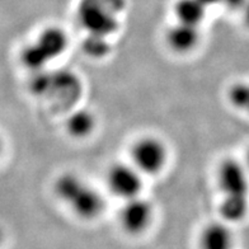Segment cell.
Instances as JSON below:
<instances>
[{
  "mask_svg": "<svg viewBox=\"0 0 249 249\" xmlns=\"http://www.w3.org/2000/svg\"><path fill=\"white\" fill-rule=\"evenodd\" d=\"M53 192L79 219L90 221L105 211L106 202L101 192L75 173H64L56 178Z\"/></svg>",
  "mask_w": 249,
  "mask_h": 249,
  "instance_id": "cell-1",
  "label": "cell"
},
{
  "mask_svg": "<svg viewBox=\"0 0 249 249\" xmlns=\"http://www.w3.org/2000/svg\"><path fill=\"white\" fill-rule=\"evenodd\" d=\"M69 46V37L60 27H46L38 33L33 42L20 51V61L26 68L41 70L51 60L65 53Z\"/></svg>",
  "mask_w": 249,
  "mask_h": 249,
  "instance_id": "cell-2",
  "label": "cell"
},
{
  "mask_svg": "<svg viewBox=\"0 0 249 249\" xmlns=\"http://www.w3.org/2000/svg\"><path fill=\"white\" fill-rule=\"evenodd\" d=\"M124 0H82L78 8L79 22L90 35L107 37L117 28L116 14Z\"/></svg>",
  "mask_w": 249,
  "mask_h": 249,
  "instance_id": "cell-3",
  "label": "cell"
},
{
  "mask_svg": "<svg viewBox=\"0 0 249 249\" xmlns=\"http://www.w3.org/2000/svg\"><path fill=\"white\" fill-rule=\"evenodd\" d=\"M169 160V151L161 139L145 135L136 139L130 149V163L142 176H157Z\"/></svg>",
  "mask_w": 249,
  "mask_h": 249,
  "instance_id": "cell-4",
  "label": "cell"
},
{
  "mask_svg": "<svg viewBox=\"0 0 249 249\" xmlns=\"http://www.w3.org/2000/svg\"><path fill=\"white\" fill-rule=\"evenodd\" d=\"M106 183L113 196L126 201L141 196L144 176L130 161H120L108 168Z\"/></svg>",
  "mask_w": 249,
  "mask_h": 249,
  "instance_id": "cell-5",
  "label": "cell"
},
{
  "mask_svg": "<svg viewBox=\"0 0 249 249\" xmlns=\"http://www.w3.org/2000/svg\"><path fill=\"white\" fill-rule=\"evenodd\" d=\"M154 219V206L142 196L124 201L118 221L122 229L130 235H139L150 228Z\"/></svg>",
  "mask_w": 249,
  "mask_h": 249,
  "instance_id": "cell-6",
  "label": "cell"
},
{
  "mask_svg": "<svg viewBox=\"0 0 249 249\" xmlns=\"http://www.w3.org/2000/svg\"><path fill=\"white\" fill-rule=\"evenodd\" d=\"M217 186L223 196H248L249 173L246 165L234 158H226L216 171Z\"/></svg>",
  "mask_w": 249,
  "mask_h": 249,
  "instance_id": "cell-7",
  "label": "cell"
},
{
  "mask_svg": "<svg viewBox=\"0 0 249 249\" xmlns=\"http://www.w3.org/2000/svg\"><path fill=\"white\" fill-rule=\"evenodd\" d=\"M201 33L198 27L186 23H177L172 26L165 33L167 46L178 55H187L192 53L200 45Z\"/></svg>",
  "mask_w": 249,
  "mask_h": 249,
  "instance_id": "cell-8",
  "label": "cell"
},
{
  "mask_svg": "<svg viewBox=\"0 0 249 249\" xmlns=\"http://www.w3.org/2000/svg\"><path fill=\"white\" fill-rule=\"evenodd\" d=\"M234 234L224 221H213L201 231L200 249H233Z\"/></svg>",
  "mask_w": 249,
  "mask_h": 249,
  "instance_id": "cell-9",
  "label": "cell"
},
{
  "mask_svg": "<svg viewBox=\"0 0 249 249\" xmlns=\"http://www.w3.org/2000/svg\"><path fill=\"white\" fill-rule=\"evenodd\" d=\"M97 127V118L92 111L79 108L66 120V131L74 139L82 140L89 138Z\"/></svg>",
  "mask_w": 249,
  "mask_h": 249,
  "instance_id": "cell-10",
  "label": "cell"
},
{
  "mask_svg": "<svg viewBox=\"0 0 249 249\" xmlns=\"http://www.w3.org/2000/svg\"><path fill=\"white\" fill-rule=\"evenodd\" d=\"M249 211L248 196H223L219 213L224 223H239L246 219Z\"/></svg>",
  "mask_w": 249,
  "mask_h": 249,
  "instance_id": "cell-11",
  "label": "cell"
},
{
  "mask_svg": "<svg viewBox=\"0 0 249 249\" xmlns=\"http://www.w3.org/2000/svg\"><path fill=\"white\" fill-rule=\"evenodd\" d=\"M206 8L200 0H178L174 5V14L179 23L198 27L205 19Z\"/></svg>",
  "mask_w": 249,
  "mask_h": 249,
  "instance_id": "cell-12",
  "label": "cell"
},
{
  "mask_svg": "<svg viewBox=\"0 0 249 249\" xmlns=\"http://www.w3.org/2000/svg\"><path fill=\"white\" fill-rule=\"evenodd\" d=\"M228 99L234 108L249 113V82L233 84L228 92Z\"/></svg>",
  "mask_w": 249,
  "mask_h": 249,
  "instance_id": "cell-13",
  "label": "cell"
},
{
  "mask_svg": "<svg viewBox=\"0 0 249 249\" xmlns=\"http://www.w3.org/2000/svg\"><path fill=\"white\" fill-rule=\"evenodd\" d=\"M83 50L90 57L102 59L109 53V43L107 42L105 36L99 35H90L88 33L87 38L83 42Z\"/></svg>",
  "mask_w": 249,
  "mask_h": 249,
  "instance_id": "cell-14",
  "label": "cell"
},
{
  "mask_svg": "<svg viewBox=\"0 0 249 249\" xmlns=\"http://www.w3.org/2000/svg\"><path fill=\"white\" fill-rule=\"evenodd\" d=\"M221 3L231 10L243 9L246 5L247 0H221Z\"/></svg>",
  "mask_w": 249,
  "mask_h": 249,
  "instance_id": "cell-15",
  "label": "cell"
},
{
  "mask_svg": "<svg viewBox=\"0 0 249 249\" xmlns=\"http://www.w3.org/2000/svg\"><path fill=\"white\" fill-rule=\"evenodd\" d=\"M244 19H246V23L247 26L249 27V0H247L246 5H244Z\"/></svg>",
  "mask_w": 249,
  "mask_h": 249,
  "instance_id": "cell-16",
  "label": "cell"
},
{
  "mask_svg": "<svg viewBox=\"0 0 249 249\" xmlns=\"http://www.w3.org/2000/svg\"><path fill=\"white\" fill-rule=\"evenodd\" d=\"M200 1H202L206 7H209V5H213V4L221 3V0H200Z\"/></svg>",
  "mask_w": 249,
  "mask_h": 249,
  "instance_id": "cell-17",
  "label": "cell"
},
{
  "mask_svg": "<svg viewBox=\"0 0 249 249\" xmlns=\"http://www.w3.org/2000/svg\"><path fill=\"white\" fill-rule=\"evenodd\" d=\"M244 165H246L247 171H248V173H249V149H248V151H247V154H246V160H244Z\"/></svg>",
  "mask_w": 249,
  "mask_h": 249,
  "instance_id": "cell-18",
  "label": "cell"
},
{
  "mask_svg": "<svg viewBox=\"0 0 249 249\" xmlns=\"http://www.w3.org/2000/svg\"><path fill=\"white\" fill-rule=\"evenodd\" d=\"M1 153H3V142H1V139H0V157H1Z\"/></svg>",
  "mask_w": 249,
  "mask_h": 249,
  "instance_id": "cell-19",
  "label": "cell"
},
{
  "mask_svg": "<svg viewBox=\"0 0 249 249\" xmlns=\"http://www.w3.org/2000/svg\"><path fill=\"white\" fill-rule=\"evenodd\" d=\"M1 242H3V231L0 229V244H1Z\"/></svg>",
  "mask_w": 249,
  "mask_h": 249,
  "instance_id": "cell-20",
  "label": "cell"
}]
</instances>
